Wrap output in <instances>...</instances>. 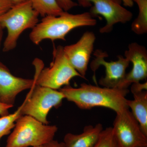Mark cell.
Instances as JSON below:
<instances>
[{
    "mask_svg": "<svg viewBox=\"0 0 147 147\" xmlns=\"http://www.w3.org/2000/svg\"><path fill=\"white\" fill-rule=\"evenodd\" d=\"M5 147H36L54 139L58 127L45 124L30 116L21 115L16 120Z\"/></svg>",
    "mask_w": 147,
    "mask_h": 147,
    "instance_id": "obj_4",
    "label": "cell"
},
{
    "mask_svg": "<svg viewBox=\"0 0 147 147\" xmlns=\"http://www.w3.org/2000/svg\"><path fill=\"white\" fill-rule=\"evenodd\" d=\"M22 104V115L30 116L40 122L48 124L47 115L50 110L61 106L64 96L57 90L35 84Z\"/></svg>",
    "mask_w": 147,
    "mask_h": 147,
    "instance_id": "obj_6",
    "label": "cell"
},
{
    "mask_svg": "<svg viewBox=\"0 0 147 147\" xmlns=\"http://www.w3.org/2000/svg\"><path fill=\"white\" fill-rule=\"evenodd\" d=\"M21 109V105L14 113L0 118V141L3 137L9 134L11 130L14 128L16 120L22 115Z\"/></svg>",
    "mask_w": 147,
    "mask_h": 147,
    "instance_id": "obj_17",
    "label": "cell"
},
{
    "mask_svg": "<svg viewBox=\"0 0 147 147\" xmlns=\"http://www.w3.org/2000/svg\"><path fill=\"white\" fill-rule=\"evenodd\" d=\"M14 4H15L18 3L22 2L24 1H26V0H10Z\"/></svg>",
    "mask_w": 147,
    "mask_h": 147,
    "instance_id": "obj_26",
    "label": "cell"
},
{
    "mask_svg": "<svg viewBox=\"0 0 147 147\" xmlns=\"http://www.w3.org/2000/svg\"><path fill=\"white\" fill-rule=\"evenodd\" d=\"M38 13L30 0L13 5L0 16V24L7 30L3 51L8 52L15 49L21 34L29 29H33L38 24Z\"/></svg>",
    "mask_w": 147,
    "mask_h": 147,
    "instance_id": "obj_3",
    "label": "cell"
},
{
    "mask_svg": "<svg viewBox=\"0 0 147 147\" xmlns=\"http://www.w3.org/2000/svg\"><path fill=\"white\" fill-rule=\"evenodd\" d=\"M13 4L10 0H0V16L6 12Z\"/></svg>",
    "mask_w": 147,
    "mask_h": 147,
    "instance_id": "obj_21",
    "label": "cell"
},
{
    "mask_svg": "<svg viewBox=\"0 0 147 147\" xmlns=\"http://www.w3.org/2000/svg\"><path fill=\"white\" fill-rule=\"evenodd\" d=\"M3 28L2 26L0 24V48H1V43L2 40L3 35Z\"/></svg>",
    "mask_w": 147,
    "mask_h": 147,
    "instance_id": "obj_25",
    "label": "cell"
},
{
    "mask_svg": "<svg viewBox=\"0 0 147 147\" xmlns=\"http://www.w3.org/2000/svg\"><path fill=\"white\" fill-rule=\"evenodd\" d=\"M134 99L127 100V105L138 122L142 131L147 136V91L133 94Z\"/></svg>",
    "mask_w": 147,
    "mask_h": 147,
    "instance_id": "obj_14",
    "label": "cell"
},
{
    "mask_svg": "<svg viewBox=\"0 0 147 147\" xmlns=\"http://www.w3.org/2000/svg\"><path fill=\"white\" fill-rule=\"evenodd\" d=\"M137 3L139 13L131 24V30L137 35L147 32V0H131Z\"/></svg>",
    "mask_w": 147,
    "mask_h": 147,
    "instance_id": "obj_16",
    "label": "cell"
},
{
    "mask_svg": "<svg viewBox=\"0 0 147 147\" xmlns=\"http://www.w3.org/2000/svg\"><path fill=\"white\" fill-rule=\"evenodd\" d=\"M124 57L132 63L131 71L126 74L125 86L128 88L134 83L146 80L147 77V50L137 42L130 43L125 52Z\"/></svg>",
    "mask_w": 147,
    "mask_h": 147,
    "instance_id": "obj_12",
    "label": "cell"
},
{
    "mask_svg": "<svg viewBox=\"0 0 147 147\" xmlns=\"http://www.w3.org/2000/svg\"><path fill=\"white\" fill-rule=\"evenodd\" d=\"M93 147H119L113 127H108L103 129L97 142Z\"/></svg>",
    "mask_w": 147,
    "mask_h": 147,
    "instance_id": "obj_18",
    "label": "cell"
},
{
    "mask_svg": "<svg viewBox=\"0 0 147 147\" xmlns=\"http://www.w3.org/2000/svg\"><path fill=\"white\" fill-rule=\"evenodd\" d=\"M94 59L90 63L91 69L95 73L100 66L104 67L105 74L99 80L101 86L110 88L128 89L125 86V79L126 69L130 62L122 55L118 56V60L115 61H107L105 58L108 56L106 52L97 50L94 53Z\"/></svg>",
    "mask_w": 147,
    "mask_h": 147,
    "instance_id": "obj_9",
    "label": "cell"
},
{
    "mask_svg": "<svg viewBox=\"0 0 147 147\" xmlns=\"http://www.w3.org/2000/svg\"><path fill=\"white\" fill-rule=\"evenodd\" d=\"M122 1L126 6H131L133 4V2L131 0H122Z\"/></svg>",
    "mask_w": 147,
    "mask_h": 147,
    "instance_id": "obj_24",
    "label": "cell"
},
{
    "mask_svg": "<svg viewBox=\"0 0 147 147\" xmlns=\"http://www.w3.org/2000/svg\"><path fill=\"white\" fill-rule=\"evenodd\" d=\"M36 147H44V146H40Z\"/></svg>",
    "mask_w": 147,
    "mask_h": 147,
    "instance_id": "obj_27",
    "label": "cell"
},
{
    "mask_svg": "<svg viewBox=\"0 0 147 147\" xmlns=\"http://www.w3.org/2000/svg\"><path fill=\"white\" fill-rule=\"evenodd\" d=\"M35 84L34 78L15 76L0 61V102L13 106L16 96L23 91L31 88Z\"/></svg>",
    "mask_w": 147,
    "mask_h": 147,
    "instance_id": "obj_11",
    "label": "cell"
},
{
    "mask_svg": "<svg viewBox=\"0 0 147 147\" xmlns=\"http://www.w3.org/2000/svg\"><path fill=\"white\" fill-rule=\"evenodd\" d=\"M59 91L65 98L83 110L104 107L117 113L128 108L126 98L129 92L128 89L110 88L83 83L79 88L69 85L61 88Z\"/></svg>",
    "mask_w": 147,
    "mask_h": 147,
    "instance_id": "obj_1",
    "label": "cell"
},
{
    "mask_svg": "<svg viewBox=\"0 0 147 147\" xmlns=\"http://www.w3.org/2000/svg\"><path fill=\"white\" fill-rule=\"evenodd\" d=\"M116 114L112 127L119 147H147V136L129 108Z\"/></svg>",
    "mask_w": 147,
    "mask_h": 147,
    "instance_id": "obj_8",
    "label": "cell"
},
{
    "mask_svg": "<svg viewBox=\"0 0 147 147\" xmlns=\"http://www.w3.org/2000/svg\"><path fill=\"white\" fill-rule=\"evenodd\" d=\"M44 147H65L63 142L60 143L58 141L54 140V139L44 145Z\"/></svg>",
    "mask_w": 147,
    "mask_h": 147,
    "instance_id": "obj_23",
    "label": "cell"
},
{
    "mask_svg": "<svg viewBox=\"0 0 147 147\" xmlns=\"http://www.w3.org/2000/svg\"><path fill=\"white\" fill-rule=\"evenodd\" d=\"M101 124L85 127L81 134L67 133L65 136V147H93L96 144L103 130Z\"/></svg>",
    "mask_w": 147,
    "mask_h": 147,
    "instance_id": "obj_13",
    "label": "cell"
},
{
    "mask_svg": "<svg viewBox=\"0 0 147 147\" xmlns=\"http://www.w3.org/2000/svg\"><path fill=\"white\" fill-rule=\"evenodd\" d=\"M97 20L89 12L71 14L64 11L57 16L43 17L40 23L32 29L30 38L35 45H39L46 39L55 41L65 40V37L74 29L81 27L94 26Z\"/></svg>",
    "mask_w": 147,
    "mask_h": 147,
    "instance_id": "obj_2",
    "label": "cell"
},
{
    "mask_svg": "<svg viewBox=\"0 0 147 147\" xmlns=\"http://www.w3.org/2000/svg\"><path fill=\"white\" fill-rule=\"evenodd\" d=\"M13 107L12 105H7L0 102V115L2 117L8 115L9 110Z\"/></svg>",
    "mask_w": 147,
    "mask_h": 147,
    "instance_id": "obj_22",
    "label": "cell"
},
{
    "mask_svg": "<svg viewBox=\"0 0 147 147\" xmlns=\"http://www.w3.org/2000/svg\"><path fill=\"white\" fill-rule=\"evenodd\" d=\"M131 91L132 94L136 93L143 91L144 90H147V82L142 83L140 82L133 83L131 84Z\"/></svg>",
    "mask_w": 147,
    "mask_h": 147,
    "instance_id": "obj_20",
    "label": "cell"
},
{
    "mask_svg": "<svg viewBox=\"0 0 147 147\" xmlns=\"http://www.w3.org/2000/svg\"><path fill=\"white\" fill-rule=\"evenodd\" d=\"M34 79L35 84L54 90L69 86L70 81L75 77L82 76L74 68L66 56L63 46L54 47L53 60L50 67L42 69L36 64Z\"/></svg>",
    "mask_w": 147,
    "mask_h": 147,
    "instance_id": "obj_5",
    "label": "cell"
},
{
    "mask_svg": "<svg viewBox=\"0 0 147 147\" xmlns=\"http://www.w3.org/2000/svg\"><path fill=\"white\" fill-rule=\"evenodd\" d=\"M58 4L64 11H67L78 5L72 0H57Z\"/></svg>",
    "mask_w": 147,
    "mask_h": 147,
    "instance_id": "obj_19",
    "label": "cell"
},
{
    "mask_svg": "<svg viewBox=\"0 0 147 147\" xmlns=\"http://www.w3.org/2000/svg\"><path fill=\"white\" fill-rule=\"evenodd\" d=\"M78 5L84 7H90L92 16L104 17L106 24L100 28L101 34L109 33L116 24H126L132 19L133 13L123 6L122 0H77Z\"/></svg>",
    "mask_w": 147,
    "mask_h": 147,
    "instance_id": "obj_7",
    "label": "cell"
},
{
    "mask_svg": "<svg viewBox=\"0 0 147 147\" xmlns=\"http://www.w3.org/2000/svg\"><path fill=\"white\" fill-rule=\"evenodd\" d=\"M96 39L93 32L87 31L76 43L63 47L64 51L69 63L83 79H86Z\"/></svg>",
    "mask_w": 147,
    "mask_h": 147,
    "instance_id": "obj_10",
    "label": "cell"
},
{
    "mask_svg": "<svg viewBox=\"0 0 147 147\" xmlns=\"http://www.w3.org/2000/svg\"><path fill=\"white\" fill-rule=\"evenodd\" d=\"M30 1L35 10L42 17L59 16L64 12L58 4L57 0Z\"/></svg>",
    "mask_w": 147,
    "mask_h": 147,
    "instance_id": "obj_15",
    "label": "cell"
}]
</instances>
